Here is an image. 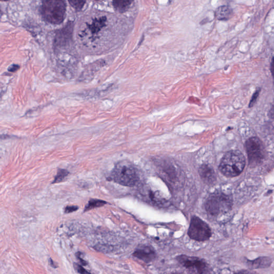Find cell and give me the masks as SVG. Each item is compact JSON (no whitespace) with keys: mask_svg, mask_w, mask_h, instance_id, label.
<instances>
[{"mask_svg":"<svg viewBox=\"0 0 274 274\" xmlns=\"http://www.w3.org/2000/svg\"><path fill=\"white\" fill-rule=\"evenodd\" d=\"M97 1H98V0H97Z\"/></svg>","mask_w":274,"mask_h":274,"instance_id":"23","label":"cell"},{"mask_svg":"<svg viewBox=\"0 0 274 274\" xmlns=\"http://www.w3.org/2000/svg\"><path fill=\"white\" fill-rule=\"evenodd\" d=\"M0 1H8V0H0Z\"/></svg>","mask_w":274,"mask_h":274,"instance_id":"22","label":"cell"},{"mask_svg":"<svg viewBox=\"0 0 274 274\" xmlns=\"http://www.w3.org/2000/svg\"><path fill=\"white\" fill-rule=\"evenodd\" d=\"M75 270L78 273L80 274H88V272H87L84 268L82 266L77 264H74Z\"/></svg>","mask_w":274,"mask_h":274,"instance_id":"17","label":"cell"},{"mask_svg":"<svg viewBox=\"0 0 274 274\" xmlns=\"http://www.w3.org/2000/svg\"><path fill=\"white\" fill-rule=\"evenodd\" d=\"M232 9L228 5H222L218 8L215 12V16L220 21H227L232 18Z\"/></svg>","mask_w":274,"mask_h":274,"instance_id":"10","label":"cell"},{"mask_svg":"<svg viewBox=\"0 0 274 274\" xmlns=\"http://www.w3.org/2000/svg\"><path fill=\"white\" fill-rule=\"evenodd\" d=\"M105 17H102V18L95 19L88 26L89 31L92 34H96L105 26Z\"/></svg>","mask_w":274,"mask_h":274,"instance_id":"11","label":"cell"},{"mask_svg":"<svg viewBox=\"0 0 274 274\" xmlns=\"http://www.w3.org/2000/svg\"><path fill=\"white\" fill-rule=\"evenodd\" d=\"M78 208L76 206H66L65 209V212L66 214L76 211Z\"/></svg>","mask_w":274,"mask_h":274,"instance_id":"18","label":"cell"},{"mask_svg":"<svg viewBox=\"0 0 274 274\" xmlns=\"http://www.w3.org/2000/svg\"><path fill=\"white\" fill-rule=\"evenodd\" d=\"M133 0H113L115 8L120 12H124L130 6Z\"/></svg>","mask_w":274,"mask_h":274,"instance_id":"13","label":"cell"},{"mask_svg":"<svg viewBox=\"0 0 274 274\" xmlns=\"http://www.w3.org/2000/svg\"><path fill=\"white\" fill-rule=\"evenodd\" d=\"M49 260H50L49 263H50V266H51L52 267H53L54 268L57 267V266H55L56 265L55 264V263L54 262V261L51 259H50Z\"/></svg>","mask_w":274,"mask_h":274,"instance_id":"21","label":"cell"},{"mask_svg":"<svg viewBox=\"0 0 274 274\" xmlns=\"http://www.w3.org/2000/svg\"><path fill=\"white\" fill-rule=\"evenodd\" d=\"M177 260L182 266L192 273L207 274L211 272L208 263L197 257L182 255L178 256Z\"/></svg>","mask_w":274,"mask_h":274,"instance_id":"7","label":"cell"},{"mask_svg":"<svg viewBox=\"0 0 274 274\" xmlns=\"http://www.w3.org/2000/svg\"><path fill=\"white\" fill-rule=\"evenodd\" d=\"M188 235L195 241L204 242L211 238V231L207 223L199 217L194 216L190 222Z\"/></svg>","mask_w":274,"mask_h":274,"instance_id":"6","label":"cell"},{"mask_svg":"<svg viewBox=\"0 0 274 274\" xmlns=\"http://www.w3.org/2000/svg\"><path fill=\"white\" fill-rule=\"evenodd\" d=\"M110 177L116 183L129 187L135 186L139 180L136 168L127 161H121L117 164Z\"/></svg>","mask_w":274,"mask_h":274,"instance_id":"2","label":"cell"},{"mask_svg":"<svg viewBox=\"0 0 274 274\" xmlns=\"http://www.w3.org/2000/svg\"><path fill=\"white\" fill-rule=\"evenodd\" d=\"M106 204H107V202L104 200L92 199L90 201H89L88 204L85 206L84 211L100 208V207L104 206Z\"/></svg>","mask_w":274,"mask_h":274,"instance_id":"14","label":"cell"},{"mask_svg":"<svg viewBox=\"0 0 274 274\" xmlns=\"http://www.w3.org/2000/svg\"><path fill=\"white\" fill-rule=\"evenodd\" d=\"M259 91H257L254 94L253 97V99H251V102L250 103V107H251L252 106H253L254 104L255 103L257 98H258L259 96Z\"/></svg>","mask_w":274,"mask_h":274,"instance_id":"19","label":"cell"},{"mask_svg":"<svg viewBox=\"0 0 274 274\" xmlns=\"http://www.w3.org/2000/svg\"><path fill=\"white\" fill-rule=\"evenodd\" d=\"M250 165L255 167L260 165L265 158L266 150L264 144L258 137H251L245 143Z\"/></svg>","mask_w":274,"mask_h":274,"instance_id":"5","label":"cell"},{"mask_svg":"<svg viewBox=\"0 0 274 274\" xmlns=\"http://www.w3.org/2000/svg\"><path fill=\"white\" fill-rule=\"evenodd\" d=\"M41 12L43 18L48 23L60 24L63 21L66 5L63 0H44Z\"/></svg>","mask_w":274,"mask_h":274,"instance_id":"4","label":"cell"},{"mask_svg":"<svg viewBox=\"0 0 274 274\" xmlns=\"http://www.w3.org/2000/svg\"><path fill=\"white\" fill-rule=\"evenodd\" d=\"M199 174L201 180L209 185L214 184L216 181V175L214 170L208 165L200 166Z\"/></svg>","mask_w":274,"mask_h":274,"instance_id":"9","label":"cell"},{"mask_svg":"<svg viewBox=\"0 0 274 274\" xmlns=\"http://www.w3.org/2000/svg\"><path fill=\"white\" fill-rule=\"evenodd\" d=\"M137 258L144 262H148L153 260L156 257L155 250L149 246L143 245L139 247L133 253Z\"/></svg>","mask_w":274,"mask_h":274,"instance_id":"8","label":"cell"},{"mask_svg":"<svg viewBox=\"0 0 274 274\" xmlns=\"http://www.w3.org/2000/svg\"><path fill=\"white\" fill-rule=\"evenodd\" d=\"M69 172L68 170L59 169L57 175L55 177L53 184L59 183L63 181L66 177L68 176Z\"/></svg>","mask_w":274,"mask_h":274,"instance_id":"15","label":"cell"},{"mask_svg":"<svg viewBox=\"0 0 274 274\" xmlns=\"http://www.w3.org/2000/svg\"><path fill=\"white\" fill-rule=\"evenodd\" d=\"M20 68V66L17 64H13L9 67L8 71L12 72L18 71Z\"/></svg>","mask_w":274,"mask_h":274,"instance_id":"20","label":"cell"},{"mask_svg":"<svg viewBox=\"0 0 274 274\" xmlns=\"http://www.w3.org/2000/svg\"><path fill=\"white\" fill-rule=\"evenodd\" d=\"M233 200L231 195L222 191H216L210 195L205 205L209 214L216 216L227 213L232 209Z\"/></svg>","mask_w":274,"mask_h":274,"instance_id":"3","label":"cell"},{"mask_svg":"<svg viewBox=\"0 0 274 274\" xmlns=\"http://www.w3.org/2000/svg\"><path fill=\"white\" fill-rule=\"evenodd\" d=\"M250 262L251 265L253 268H262L269 267L271 265L272 260L267 257H262Z\"/></svg>","mask_w":274,"mask_h":274,"instance_id":"12","label":"cell"},{"mask_svg":"<svg viewBox=\"0 0 274 274\" xmlns=\"http://www.w3.org/2000/svg\"><path fill=\"white\" fill-rule=\"evenodd\" d=\"M68 1L75 9L80 10L85 4L86 0H68Z\"/></svg>","mask_w":274,"mask_h":274,"instance_id":"16","label":"cell"},{"mask_svg":"<svg viewBox=\"0 0 274 274\" xmlns=\"http://www.w3.org/2000/svg\"><path fill=\"white\" fill-rule=\"evenodd\" d=\"M246 164L243 154L238 150L229 151L222 158L219 166L222 174L228 177L239 176Z\"/></svg>","mask_w":274,"mask_h":274,"instance_id":"1","label":"cell"}]
</instances>
